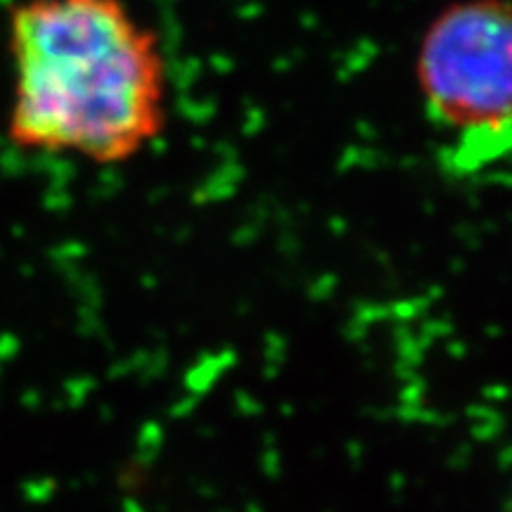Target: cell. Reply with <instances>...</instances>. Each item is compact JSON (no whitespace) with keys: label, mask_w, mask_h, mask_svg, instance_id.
Here are the masks:
<instances>
[{"label":"cell","mask_w":512,"mask_h":512,"mask_svg":"<svg viewBox=\"0 0 512 512\" xmlns=\"http://www.w3.org/2000/svg\"><path fill=\"white\" fill-rule=\"evenodd\" d=\"M8 46V138L19 150L119 166L162 138L169 60L126 0H19Z\"/></svg>","instance_id":"obj_1"},{"label":"cell","mask_w":512,"mask_h":512,"mask_svg":"<svg viewBox=\"0 0 512 512\" xmlns=\"http://www.w3.org/2000/svg\"><path fill=\"white\" fill-rule=\"evenodd\" d=\"M512 17L508 0H451L422 29L415 86L460 171L510 152Z\"/></svg>","instance_id":"obj_2"}]
</instances>
